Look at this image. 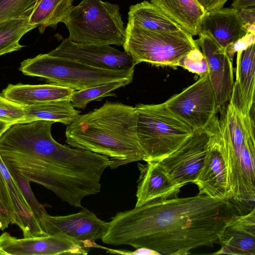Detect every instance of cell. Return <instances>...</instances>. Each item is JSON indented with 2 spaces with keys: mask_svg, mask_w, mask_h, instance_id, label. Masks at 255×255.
<instances>
[{
  "mask_svg": "<svg viewBox=\"0 0 255 255\" xmlns=\"http://www.w3.org/2000/svg\"><path fill=\"white\" fill-rule=\"evenodd\" d=\"M234 206L205 195L156 199L117 213L101 239L111 245L146 248L160 255H185L218 243Z\"/></svg>",
  "mask_w": 255,
  "mask_h": 255,
  "instance_id": "obj_1",
  "label": "cell"
},
{
  "mask_svg": "<svg viewBox=\"0 0 255 255\" xmlns=\"http://www.w3.org/2000/svg\"><path fill=\"white\" fill-rule=\"evenodd\" d=\"M54 123L38 120L12 125L0 135V155L10 172L81 208L85 197L100 192L101 178L110 159L58 143L51 135Z\"/></svg>",
  "mask_w": 255,
  "mask_h": 255,
  "instance_id": "obj_2",
  "label": "cell"
},
{
  "mask_svg": "<svg viewBox=\"0 0 255 255\" xmlns=\"http://www.w3.org/2000/svg\"><path fill=\"white\" fill-rule=\"evenodd\" d=\"M136 124L134 107L107 102L98 109L79 115L68 125L65 141L72 147L106 156L110 159L109 167L116 169L144 161Z\"/></svg>",
  "mask_w": 255,
  "mask_h": 255,
  "instance_id": "obj_3",
  "label": "cell"
},
{
  "mask_svg": "<svg viewBox=\"0 0 255 255\" xmlns=\"http://www.w3.org/2000/svg\"><path fill=\"white\" fill-rule=\"evenodd\" d=\"M210 126L227 167L230 201L237 210L250 211L255 208V127L239 119Z\"/></svg>",
  "mask_w": 255,
  "mask_h": 255,
  "instance_id": "obj_4",
  "label": "cell"
},
{
  "mask_svg": "<svg viewBox=\"0 0 255 255\" xmlns=\"http://www.w3.org/2000/svg\"><path fill=\"white\" fill-rule=\"evenodd\" d=\"M71 41L84 44L123 46L126 28L120 7L102 0H83L64 19Z\"/></svg>",
  "mask_w": 255,
  "mask_h": 255,
  "instance_id": "obj_5",
  "label": "cell"
},
{
  "mask_svg": "<svg viewBox=\"0 0 255 255\" xmlns=\"http://www.w3.org/2000/svg\"><path fill=\"white\" fill-rule=\"evenodd\" d=\"M137 134L144 161L161 160L176 150L194 130L165 103L136 105Z\"/></svg>",
  "mask_w": 255,
  "mask_h": 255,
  "instance_id": "obj_6",
  "label": "cell"
},
{
  "mask_svg": "<svg viewBox=\"0 0 255 255\" xmlns=\"http://www.w3.org/2000/svg\"><path fill=\"white\" fill-rule=\"evenodd\" d=\"M19 70L24 75L46 79L50 84L81 90L107 82L132 79L134 69H104L88 66L76 60L48 53L23 60Z\"/></svg>",
  "mask_w": 255,
  "mask_h": 255,
  "instance_id": "obj_7",
  "label": "cell"
},
{
  "mask_svg": "<svg viewBox=\"0 0 255 255\" xmlns=\"http://www.w3.org/2000/svg\"><path fill=\"white\" fill-rule=\"evenodd\" d=\"M135 66L145 62L157 66L178 67L180 59L198 47L184 30L175 32L148 30L128 23L123 45Z\"/></svg>",
  "mask_w": 255,
  "mask_h": 255,
  "instance_id": "obj_8",
  "label": "cell"
},
{
  "mask_svg": "<svg viewBox=\"0 0 255 255\" xmlns=\"http://www.w3.org/2000/svg\"><path fill=\"white\" fill-rule=\"evenodd\" d=\"M169 110L193 130L208 128L219 112L208 74L166 101Z\"/></svg>",
  "mask_w": 255,
  "mask_h": 255,
  "instance_id": "obj_9",
  "label": "cell"
},
{
  "mask_svg": "<svg viewBox=\"0 0 255 255\" xmlns=\"http://www.w3.org/2000/svg\"><path fill=\"white\" fill-rule=\"evenodd\" d=\"M212 134L210 125L206 129L194 130L176 150L156 161L177 184L183 187L193 183L203 166Z\"/></svg>",
  "mask_w": 255,
  "mask_h": 255,
  "instance_id": "obj_10",
  "label": "cell"
},
{
  "mask_svg": "<svg viewBox=\"0 0 255 255\" xmlns=\"http://www.w3.org/2000/svg\"><path fill=\"white\" fill-rule=\"evenodd\" d=\"M88 252L89 249L61 233L21 239L7 232L0 236V255H86Z\"/></svg>",
  "mask_w": 255,
  "mask_h": 255,
  "instance_id": "obj_11",
  "label": "cell"
},
{
  "mask_svg": "<svg viewBox=\"0 0 255 255\" xmlns=\"http://www.w3.org/2000/svg\"><path fill=\"white\" fill-rule=\"evenodd\" d=\"M48 54L70 58L92 67L113 70L134 69L132 58L125 51L110 45L79 44L68 38Z\"/></svg>",
  "mask_w": 255,
  "mask_h": 255,
  "instance_id": "obj_12",
  "label": "cell"
},
{
  "mask_svg": "<svg viewBox=\"0 0 255 255\" xmlns=\"http://www.w3.org/2000/svg\"><path fill=\"white\" fill-rule=\"evenodd\" d=\"M108 225V222L100 219L87 209L65 216L47 214L45 218L48 235L63 234L88 249L94 248L95 240L102 239Z\"/></svg>",
  "mask_w": 255,
  "mask_h": 255,
  "instance_id": "obj_13",
  "label": "cell"
},
{
  "mask_svg": "<svg viewBox=\"0 0 255 255\" xmlns=\"http://www.w3.org/2000/svg\"><path fill=\"white\" fill-rule=\"evenodd\" d=\"M196 43L205 56L208 76L213 88L219 111L230 100L234 85L233 61L226 49L207 34L199 33Z\"/></svg>",
  "mask_w": 255,
  "mask_h": 255,
  "instance_id": "obj_14",
  "label": "cell"
},
{
  "mask_svg": "<svg viewBox=\"0 0 255 255\" xmlns=\"http://www.w3.org/2000/svg\"><path fill=\"white\" fill-rule=\"evenodd\" d=\"M193 183L197 186L199 195L230 201L227 169L213 131L208 144L203 166Z\"/></svg>",
  "mask_w": 255,
  "mask_h": 255,
  "instance_id": "obj_15",
  "label": "cell"
},
{
  "mask_svg": "<svg viewBox=\"0 0 255 255\" xmlns=\"http://www.w3.org/2000/svg\"><path fill=\"white\" fill-rule=\"evenodd\" d=\"M218 243L221 248L213 255H255V208L229 218Z\"/></svg>",
  "mask_w": 255,
  "mask_h": 255,
  "instance_id": "obj_16",
  "label": "cell"
},
{
  "mask_svg": "<svg viewBox=\"0 0 255 255\" xmlns=\"http://www.w3.org/2000/svg\"><path fill=\"white\" fill-rule=\"evenodd\" d=\"M137 164L140 172L135 207L156 199L177 197L182 186L177 184L156 161Z\"/></svg>",
  "mask_w": 255,
  "mask_h": 255,
  "instance_id": "obj_17",
  "label": "cell"
},
{
  "mask_svg": "<svg viewBox=\"0 0 255 255\" xmlns=\"http://www.w3.org/2000/svg\"><path fill=\"white\" fill-rule=\"evenodd\" d=\"M200 33L208 35L226 49L249 32L238 10L222 7L205 12Z\"/></svg>",
  "mask_w": 255,
  "mask_h": 255,
  "instance_id": "obj_18",
  "label": "cell"
},
{
  "mask_svg": "<svg viewBox=\"0 0 255 255\" xmlns=\"http://www.w3.org/2000/svg\"><path fill=\"white\" fill-rule=\"evenodd\" d=\"M75 90L53 84H9L2 91L8 100L21 106H28L50 101L70 100Z\"/></svg>",
  "mask_w": 255,
  "mask_h": 255,
  "instance_id": "obj_19",
  "label": "cell"
},
{
  "mask_svg": "<svg viewBox=\"0 0 255 255\" xmlns=\"http://www.w3.org/2000/svg\"><path fill=\"white\" fill-rule=\"evenodd\" d=\"M0 171L7 187L15 211V224L21 230L24 238L48 236L33 215L21 190L5 166L0 155Z\"/></svg>",
  "mask_w": 255,
  "mask_h": 255,
  "instance_id": "obj_20",
  "label": "cell"
},
{
  "mask_svg": "<svg viewBox=\"0 0 255 255\" xmlns=\"http://www.w3.org/2000/svg\"><path fill=\"white\" fill-rule=\"evenodd\" d=\"M150 2L192 36L199 33L205 11L196 0H150Z\"/></svg>",
  "mask_w": 255,
  "mask_h": 255,
  "instance_id": "obj_21",
  "label": "cell"
},
{
  "mask_svg": "<svg viewBox=\"0 0 255 255\" xmlns=\"http://www.w3.org/2000/svg\"><path fill=\"white\" fill-rule=\"evenodd\" d=\"M255 44L237 53L236 81L234 82L241 107L251 113L255 102Z\"/></svg>",
  "mask_w": 255,
  "mask_h": 255,
  "instance_id": "obj_22",
  "label": "cell"
},
{
  "mask_svg": "<svg viewBox=\"0 0 255 255\" xmlns=\"http://www.w3.org/2000/svg\"><path fill=\"white\" fill-rule=\"evenodd\" d=\"M128 23L152 31L175 32L183 30L157 6L147 0L129 7Z\"/></svg>",
  "mask_w": 255,
  "mask_h": 255,
  "instance_id": "obj_23",
  "label": "cell"
},
{
  "mask_svg": "<svg viewBox=\"0 0 255 255\" xmlns=\"http://www.w3.org/2000/svg\"><path fill=\"white\" fill-rule=\"evenodd\" d=\"M22 107L25 113L23 123L46 120L68 125L80 113L72 106L70 100L50 101Z\"/></svg>",
  "mask_w": 255,
  "mask_h": 255,
  "instance_id": "obj_24",
  "label": "cell"
},
{
  "mask_svg": "<svg viewBox=\"0 0 255 255\" xmlns=\"http://www.w3.org/2000/svg\"><path fill=\"white\" fill-rule=\"evenodd\" d=\"M74 0H37L29 17V22L42 33L47 27L55 28L63 22Z\"/></svg>",
  "mask_w": 255,
  "mask_h": 255,
  "instance_id": "obj_25",
  "label": "cell"
},
{
  "mask_svg": "<svg viewBox=\"0 0 255 255\" xmlns=\"http://www.w3.org/2000/svg\"><path fill=\"white\" fill-rule=\"evenodd\" d=\"M29 17L7 19L0 22V56L21 49L19 41L24 35L37 27Z\"/></svg>",
  "mask_w": 255,
  "mask_h": 255,
  "instance_id": "obj_26",
  "label": "cell"
},
{
  "mask_svg": "<svg viewBox=\"0 0 255 255\" xmlns=\"http://www.w3.org/2000/svg\"><path fill=\"white\" fill-rule=\"evenodd\" d=\"M132 79H122L104 83L87 89L75 91L70 98L72 106L77 109H85L88 103L108 96H115L113 92L126 86Z\"/></svg>",
  "mask_w": 255,
  "mask_h": 255,
  "instance_id": "obj_27",
  "label": "cell"
},
{
  "mask_svg": "<svg viewBox=\"0 0 255 255\" xmlns=\"http://www.w3.org/2000/svg\"><path fill=\"white\" fill-rule=\"evenodd\" d=\"M37 0H0V22L29 17Z\"/></svg>",
  "mask_w": 255,
  "mask_h": 255,
  "instance_id": "obj_28",
  "label": "cell"
},
{
  "mask_svg": "<svg viewBox=\"0 0 255 255\" xmlns=\"http://www.w3.org/2000/svg\"><path fill=\"white\" fill-rule=\"evenodd\" d=\"M10 173L16 181L36 220L43 230L46 232L45 218L48 213L43 205L36 199L30 187V182L13 172Z\"/></svg>",
  "mask_w": 255,
  "mask_h": 255,
  "instance_id": "obj_29",
  "label": "cell"
},
{
  "mask_svg": "<svg viewBox=\"0 0 255 255\" xmlns=\"http://www.w3.org/2000/svg\"><path fill=\"white\" fill-rule=\"evenodd\" d=\"M178 67H181L199 77L208 73L206 58L199 47L183 56L178 62Z\"/></svg>",
  "mask_w": 255,
  "mask_h": 255,
  "instance_id": "obj_30",
  "label": "cell"
},
{
  "mask_svg": "<svg viewBox=\"0 0 255 255\" xmlns=\"http://www.w3.org/2000/svg\"><path fill=\"white\" fill-rule=\"evenodd\" d=\"M0 216L4 227L15 224V213L7 187L0 171Z\"/></svg>",
  "mask_w": 255,
  "mask_h": 255,
  "instance_id": "obj_31",
  "label": "cell"
},
{
  "mask_svg": "<svg viewBox=\"0 0 255 255\" xmlns=\"http://www.w3.org/2000/svg\"><path fill=\"white\" fill-rule=\"evenodd\" d=\"M25 113L22 106L15 104L0 94V121L11 124L23 123Z\"/></svg>",
  "mask_w": 255,
  "mask_h": 255,
  "instance_id": "obj_32",
  "label": "cell"
},
{
  "mask_svg": "<svg viewBox=\"0 0 255 255\" xmlns=\"http://www.w3.org/2000/svg\"><path fill=\"white\" fill-rule=\"evenodd\" d=\"M254 44H255V34L249 32L229 46L226 48V51L233 61L236 53L244 50Z\"/></svg>",
  "mask_w": 255,
  "mask_h": 255,
  "instance_id": "obj_33",
  "label": "cell"
},
{
  "mask_svg": "<svg viewBox=\"0 0 255 255\" xmlns=\"http://www.w3.org/2000/svg\"><path fill=\"white\" fill-rule=\"evenodd\" d=\"M94 248L106 250L107 253L111 254H121L125 255H158L159 253L153 250L146 248H138L134 251L124 250H116L107 248L95 244Z\"/></svg>",
  "mask_w": 255,
  "mask_h": 255,
  "instance_id": "obj_34",
  "label": "cell"
},
{
  "mask_svg": "<svg viewBox=\"0 0 255 255\" xmlns=\"http://www.w3.org/2000/svg\"><path fill=\"white\" fill-rule=\"evenodd\" d=\"M205 12L220 9L223 7L228 0H196Z\"/></svg>",
  "mask_w": 255,
  "mask_h": 255,
  "instance_id": "obj_35",
  "label": "cell"
},
{
  "mask_svg": "<svg viewBox=\"0 0 255 255\" xmlns=\"http://www.w3.org/2000/svg\"><path fill=\"white\" fill-rule=\"evenodd\" d=\"M231 7L238 11L255 10V0H234Z\"/></svg>",
  "mask_w": 255,
  "mask_h": 255,
  "instance_id": "obj_36",
  "label": "cell"
},
{
  "mask_svg": "<svg viewBox=\"0 0 255 255\" xmlns=\"http://www.w3.org/2000/svg\"><path fill=\"white\" fill-rule=\"evenodd\" d=\"M12 124L0 121V135Z\"/></svg>",
  "mask_w": 255,
  "mask_h": 255,
  "instance_id": "obj_37",
  "label": "cell"
},
{
  "mask_svg": "<svg viewBox=\"0 0 255 255\" xmlns=\"http://www.w3.org/2000/svg\"><path fill=\"white\" fill-rule=\"evenodd\" d=\"M4 230H5V228L0 216V230L3 231Z\"/></svg>",
  "mask_w": 255,
  "mask_h": 255,
  "instance_id": "obj_38",
  "label": "cell"
}]
</instances>
